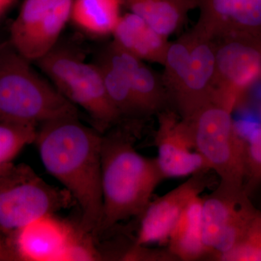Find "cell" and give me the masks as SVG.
I'll return each mask as SVG.
<instances>
[{
    "instance_id": "cell-1",
    "label": "cell",
    "mask_w": 261,
    "mask_h": 261,
    "mask_svg": "<svg viewBox=\"0 0 261 261\" xmlns=\"http://www.w3.org/2000/svg\"><path fill=\"white\" fill-rule=\"evenodd\" d=\"M102 133L79 117H68L42 123L34 142L44 168L80 206L81 227L92 235L102 214Z\"/></svg>"
},
{
    "instance_id": "cell-2",
    "label": "cell",
    "mask_w": 261,
    "mask_h": 261,
    "mask_svg": "<svg viewBox=\"0 0 261 261\" xmlns=\"http://www.w3.org/2000/svg\"><path fill=\"white\" fill-rule=\"evenodd\" d=\"M101 172L102 214L98 231L140 216L166 178L157 160L137 152L129 136L121 130L102 135Z\"/></svg>"
},
{
    "instance_id": "cell-3",
    "label": "cell",
    "mask_w": 261,
    "mask_h": 261,
    "mask_svg": "<svg viewBox=\"0 0 261 261\" xmlns=\"http://www.w3.org/2000/svg\"><path fill=\"white\" fill-rule=\"evenodd\" d=\"M9 41L0 55V122L40 126L79 117L76 106L43 79Z\"/></svg>"
},
{
    "instance_id": "cell-4",
    "label": "cell",
    "mask_w": 261,
    "mask_h": 261,
    "mask_svg": "<svg viewBox=\"0 0 261 261\" xmlns=\"http://www.w3.org/2000/svg\"><path fill=\"white\" fill-rule=\"evenodd\" d=\"M162 81L178 116L191 119L214 101L216 63L212 39L195 28L171 42Z\"/></svg>"
},
{
    "instance_id": "cell-5",
    "label": "cell",
    "mask_w": 261,
    "mask_h": 261,
    "mask_svg": "<svg viewBox=\"0 0 261 261\" xmlns=\"http://www.w3.org/2000/svg\"><path fill=\"white\" fill-rule=\"evenodd\" d=\"M35 63L67 99L88 113L100 133L122 119L108 97L99 66L87 63L79 48L59 40Z\"/></svg>"
},
{
    "instance_id": "cell-6",
    "label": "cell",
    "mask_w": 261,
    "mask_h": 261,
    "mask_svg": "<svg viewBox=\"0 0 261 261\" xmlns=\"http://www.w3.org/2000/svg\"><path fill=\"white\" fill-rule=\"evenodd\" d=\"M74 201L68 190L49 185L30 166L10 163L0 169V233L10 238L34 220Z\"/></svg>"
},
{
    "instance_id": "cell-7",
    "label": "cell",
    "mask_w": 261,
    "mask_h": 261,
    "mask_svg": "<svg viewBox=\"0 0 261 261\" xmlns=\"http://www.w3.org/2000/svg\"><path fill=\"white\" fill-rule=\"evenodd\" d=\"M232 112V110L212 102L188 121L196 149L210 171L219 176V186L242 190H245V141L236 129Z\"/></svg>"
},
{
    "instance_id": "cell-8",
    "label": "cell",
    "mask_w": 261,
    "mask_h": 261,
    "mask_svg": "<svg viewBox=\"0 0 261 261\" xmlns=\"http://www.w3.org/2000/svg\"><path fill=\"white\" fill-rule=\"evenodd\" d=\"M214 101L234 109L261 75V36L228 34L215 37Z\"/></svg>"
},
{
    "instance_id": "cell-9",
    "label": "cell",
    "mask_w": 261,
    "mask_h": 261,
    "mask_svg": "<svg viewBox=\"0 0 261 261\" xmlns=\"http://www.w3.org/2000/svg\"><path fill=\"white\" fill-rule=\"evenodd\" d=\"M249 195L219 186L202 198V240L208 257L220 260L238 244L256 211Z\"/></svg>"
},
{
    "instance_id": "cell-10",
    "label": "cell",
    "mask_w": 261,
    "mask_h": 261,
    "mask_svg": "<svg viewBox=\"0 0 261 261\" xmlns=\"http://www.w3.org/2000/svg\"><path fill=\"white\" fill-rule=\"evenodd\" d=\"M73 0H24L11 24L9 42L20 56L36 62L59 42L70 20Z\"/></svg>"
},
{
    "instance_id": "cell-11",
    "label": "cell",
    "mask_w": 261,
    "mask_h": 261,
    "mask_svg": "<svg viewBox=\"0 0 261 261\" xmlns=\"http://www.w3.org/2000/svg\"><path fill=\"white\" fill-rule=\"evenodd\" d=\"M158 116L156 160L164 177H183L210 171L196 149L190 121L168 108L158 113Z\"/></svg>"
},
{
    "instance_id": "cell-12",
    "label": "cell",
    "mask_w": 261,
    "mask_h": 261,
    "mask_svg": "<svg viewBox=\"0 0 261 261\" xmlns=\"http://www.w3.org/2000/svg\"><path fill=\"white\" fill-rule=\"evenodd\" d=\"M202 171L167 194L150 201L140 215V224L135 244L143 245L167 243L171 230L187 204L210 185L207 173Z\"/></svg>"
},
{
    "instance_id": "cell-13",
    "label": "cell",
    "mask_w": 261,
    "mask_h": 261,
    "mask_svg": "<svg viewBox=\"0 0 261 261\" xmlns=\"http://www.w3.org/2000/svg\"><path fill=\"white\" fill-rule=\"evenodd\" d=\"M75 226L55 214L45 215L8 240L17 260L63 261Z\"/></svg>"
},
{
    "instance_id": "cell-14",
    "label": "cell",
    "mask_w": 261,
    "mask_h": 261,
    "mask_svg": "<svg viewBox=\"0 0 261 261\" xmlns=\"http://www.w3.org/2000/svg\"><path fill=\"white\" fill-rule=\"evenodd\" d=\"M194 28L214 39L228 34L261 36V0H198Z\"/></svg>"
},
{
    "instance_id": "cell-15",
    "label": "cell",
    "mask_w": 261,
    "mask_h": 261,
    "mask_svg": "<svg viewBox=\"0 0 261 261\" xmlns=\"http://www.w3.org/2000/svg\"><path fill=\"white\" fill-rule=\"evenodd\" d=\"M99 54L121 70L132 89L144 116L158 114L168 106L167 92L162 77L136 58L111 42Z\"/></svg>"
},
{
    "instance_id": "cell-16",
    "label": "cell",
    "mask_w": 261,
    "mask_h": 261,
    "mask_svg": "<svg viewBox=\"0 0 261 261\" xmlns=\"http://www.w3.org/2000/svg\"><path fill=\"white\" fill-rule=\"evenodd\" d=\"M112 36L117 46L136 58L164 65L171 42L137 15H121Z\"/></svg>"
},
{
    "instance_id": "cell-17",
    "label": "cell",
    "mask_w": 261,
    "mask_h": 261,
    "mask_svg": "<svg viewBox=\"0 0 261 261\" xmlns=\"http://www.w3.org/2000/svg\"><path fill=\"white\" fill-rule=\"evenodd\" d=\"M202 198L194 197L183 211L168 240V250L177 260L193 261L208 257L202 240Z\"/></svg>"
},
{
    "instance_id": "cell-18",
    "label": "cell",
    "mask_w": 261,
    "mask_h": 261,
    "mask_svg": "<svg viewBox=\"0 0 261 261\" xmlns=\"http://www.w3.org/2000/svg\"><path fill=\"white\" fill-rule=\"evenodd\" d=\"M130 13L163 37L176 32L191 10L198 8V0H122Z\"/></svg>"
},
{
    "instance_id": "cell-19",
    "label": "cell",
    "mask_w": 261,
    "mask_h": 261,
    "mask_svg": "<svg viewBox=\"0 0 261 261\" xmlns=\"http://www.w3.org/2000/svg\"><path fill=\"white\" fill-rule=\"evenodd\" d=\"M122 6V0H73L70 20L92 37L112 35L121 18Z\"/></svg>"
},
{
    "instance_id": "cell-20",
    "label": "cell",
    "mask_w": 261,
    "mask_h": 261,
    "mask_svg": "<svg viewBox=\"0 0 261 261\" xmlns=\"http://www.w3.org/2000/svg\"><path fill=\"white\" fill-rule=\"evenodd\" d=\"M94 63L100 69L108 97L122 118L145 117L121 70L99 53Z\"/></svg>"
},
{
    "instance_id": "cell-21",
    "label": "cell",
    "mask_w": 261,
    "mask_h": 261,
    "mask_svg": "<svg viewBox=\"0 0 261 261\" xmlns=\"http://www.w3.org/2000/svg\"><path fill=\"white\" fill-rule=\"evenodd\" d=\"M37 127L0 122V169L13 163L24 147L35 142Z\"/></svg>"
},
{
    "instance_id": "cell-22",
    "label": "cell",
    "mask_w": 261,
    "mask_h": 261,
    "mask_svg": "<svg viewBox=\"0 0 261 261\" xmlns=\"http://www.w3.org/2000/svg\"><path fill=\"white\" fill-rule=\"evenodd\" d=\"M221 261H261V211L252 215L238 244Z\"/></svg>"
},
{
    "instance_id": "cell-23",
    "label": "cell",
    "mask_w": 261,
    "mask_h": 261,
    "mask_svg": "<svg viewBox=\"0 0 261 261\" xmlns=\"http://www.w3.org/2000/svg\"><path fill=\"white\" fill-rule=\"evenodd\" d=\"M261 182V128L245 141L244 189L250 195Z\"/></svg>"
},
{
    "instance_id": "cell-24",
    "label": "cell",
    "mask_w": 261,
    "mask_h": 261,
    "mask_svg": "<svg viewBox=\"0 0 261 261\" xmlns=\"http://www.w3.org/2000/svg\"><path fill=\"white\" fill-rule=\"evenodd\" d=\"M80 225L75 226L63 255V261L97 260L101 256L94 247L91 236Z\"/></svg>"
},
{
    "instance_id": "cell-25",
    "label": "cell",
    "mask_w": 261,
    "mask_h": 261,
    "mask_svg": "<svg viewBox=\"0 0 261 261\" xmlns=\"http://www.w3.org/2000/svg\"><path fill=\"white\" fill-rule=\"evenodd\" d=\"M123 260L173 261L177 260L172 254L167 250H151L143 245L135 244L130 250H127L123 256Z\"/></svg>"
},
{
    "instance_id": "cell-26",
    "label": "cell",
    "mask_w": 261,
    "mask_h": 261,
    "mask_svg": "<svg viewBox=\"0 0 261 261\" xmlns=\"http://www.w3.org/2000/svg\"><path fill=\"white\" fill-rule=\"evenodd\" d=\"M0 255L4 260H16L14 252L10 247L8 239L0 233Z\"/></svg>"
},
{
    "instance_id": "cell-27",
    "label": "cell",
    "mask_w": 261,
    "mask_h": 261,
    "mask_svg": "<svg viewBox=\"0 0 261 261\" xmlns=\"http://www.w3.org/2000/svg\"><path fill=\"white\" fill-rule=\"evenodd\" d=\"M16 2L17 0H0V18L8 13Z\"/></svg>"
},
{
    "instance_id": "cell-28",
    "label": "cell",
    "mask_w": 261,
    "mask_h": 261,
    "mask_svg": "<svg viewBox=\"0 0 261 261\" xmlns=\"http://www.w3.org/2000/svg\"><path fill=\"white\" fill-rule=\"evenodd\" d=\"M6 42H7L0 43V55H1L2 51H3V49H4Z\"/></svg>"
}]
</instances>
